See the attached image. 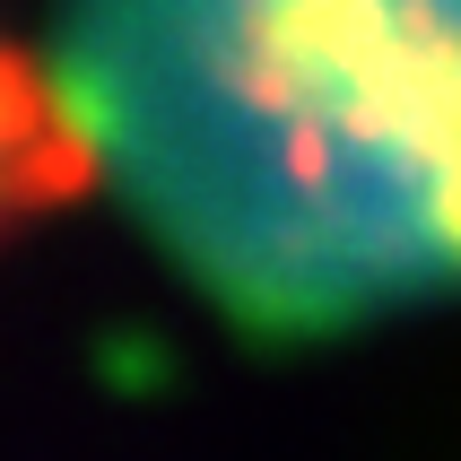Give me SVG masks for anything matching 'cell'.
I'll use <instances>...</instances> for the list:
<instances>
[{"label":"cell","instance_id":"1","mask_svg":"<svg viewBox=\"0 0 461 461\" xmlns=\"http://www.w3.org/2000/svg\"><path fill=\"white\" fill-rule=\"evenodd\" d=\"M157 192L270 322L461 279V0H209Z\"/></svg>","mask_w":461,"mask_h":461}]
</instances>
